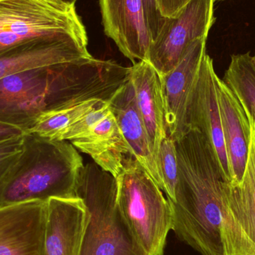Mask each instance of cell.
<instances>
[{
  "label": "cell",
  "mask_w": 255,
  "mask_h": 255,
  "mask_svg": "<svg viewBox=\"0 0 255 255\" xmlns=\"http://www.w3.org/2000/svg\"><path fill=\"white\" fill-rule=\"evenodd\" d=\"M129 76L130 67L93 56L14 73L0 79V122L28 132L47 112L109 102Z\"/></svg>",
  "instance_id": "obj_1"
},
{
  "label": "cell",
  "mask_w": 255,
  "mask_h": 255,
  "mask_svg": "<svg viewBox=\"0 0 255 255\" xmlns=\"http://www.w3.org/2000/svg\"><path fill=\"white\" fill-rule=\"evenodd\" d=\"M178 181L168 199L172 230L201 255H226L223 240V177L207 138L192 129L175 141Z\"/></svg>",
  "instance_id": "obj_2"
},
{
  "label": "cell",
  "mask_w": 255,
  "mask_h": 255,
  "mask_svg": "<svg viewBox=\"0 0 255 255\" xmlns=\"http://www.w3.org/2000/svg\"><path fill=\"white\" fill-rule=\"evenodd\" d=\"M83 159L71 142L25 132L20 153L0 188V207L77 198Z\"/></svg>",
  "instance_id": "obj_3"
},
{
  "label": "cell",
  "mask_w": 255,
  "mask_h": 255,
  "mask_svg": "<svg viewBox=\"0 0 255 255\" xmlns=\"http://www.w3.org/2000/svg\"><path fill=\"white\" fill-rule=\"evenodd\" d=\"M77 197L88 211L79 255H144L135 244L118 204L117 179L95 163L84 166Z\"/></svg>",
  "instance_id": "obj_4"
},
{
  "label": "cell",
  "mask_w": 255,
  "mask_h": 255,
  "mask_svg": "<svg viewBox=\"0 0 255 255\" xmlns=\"http://www.w3.org/2000/svg\"><path fill=\"white\" fill-rule=\"evenodd\" d=\"M116 179L118 206L135 244L144 255H163L172 230L167 199L133 157L127 159Z\"/></svg>",
  "instance_id": "obj_5"
},
{
  "label": "cell",
  "mask_w": 255,
  "mask_h": 255,
  "mask_svg": "<svg viewBox=\"0 0 255 255\" xmlns=\"http://www.w3.org/2000/svg\"><path fill=\"white\" fill-rule=\"evenodd\" d=\"M40 38L88 43L86 28L73 4L62 0H0V53Z\"/></svg>",
  "instance_id": "obj_6"
},
{
  "label": "cell",
  "mask_w": 255,
  "mask_h": 255,
  "mask_svg": "<svg viewBox=\"0 0 255 255\" xmlns=\"http://www.w3.org/2000/svg\"><path fill=\"white\" fill-rule=\"evenodd\" d=\"M243 109L250 126L245 172L238 184L223 182L226 255H255V113Z\"/></svg>",
  "instance_id": "obj_7"
},
{
  "label": "cell",
  "mask_w": 255,
  "mask_h": 255,
  "mask_svg": "<svg viewBox=\"0 0 255 255\" xmlns=\"http://www.w3.org/2000/svg\"><path fill=\"white\" fill-rule=\"evenodd\" d=\"M214 0H191L175 17L166 18L164 26L151 43L147 61L160 76L172 70L192 43L208 37L215 22Z\"/></svg>",
  "instance_id": "obj_8"
},
{
  "label": "cell",
  "mask_w": 255,
  "mask_h": 255,
  "mask_svg": "<svg viewBox=\"0 0 255 255\" xmlns=\"http://www.w3.org/2000/svg\"><path fill=\"white\" fill-rule=\"evenodd\" d=\"M217 76L212 58L205 54L189 104L188 124L190 129L199 130L207 138L215 154L223 181L231 182L217 94Z\"/></svg>",
  "instance_id": "obj_9"
},
{
  "label": "cell",
  "mask_w": 255,
  "mask_h": 255,
  "mask_svg": "<svg viewBox=\"0 0 255 255\" xmlns=\"http://www.w3.org/2000/svg\"><path fill=\"white\" fill-rule=\"evenodd\" d=\"M208 37L195 40L180 62L161 77L167 136L176 141L191 129L188 108L204 56Z\"/></svg>",
  "instance_id": "obj_10"
},
{
  "label": "cell",
  "mask_w": 255,
  "mask_h": 255,
  "mask_svg": "<svg viewBox=\"0 0 255 255\" xmlns=\"http://www.w3.org/2000/svg\"><path fill=\"white\" fill-rule=\"evenodd\" d=\"M105 33L133 64L146 61L151 43L142 0H100Z\"/></svg>",
  "instance_id": "obj_11"
},
{
  "label": "cell",
  "mask_w": 255,
  "mask_h": 255,
  "mask_svg": "<svg viewBox=\"0 0 255 255\" xmlns=\"http://www.w3.org/2000/svg\"><path fill=\"white\" fill-rule=\"evenodd\" d=\"M46 202L0 207V255H42Z\"/></svg>",
  "instance_id": "obj_12"
},
{
  "label": "cell",
  "mask_w": 255,
  "mask_h": 255,
  "mask_svg": "<svg viewBox=\"0 0 255 255\" xmlns=\"http://www.w3.org/2000/svg\"><path fill=\"white\" fill-rule=\"evenodd\" d=\"M80 198H51L46 202L42 255H79L88 223Z\"/></svg>",
  "instance_id": "obj_13"
},
{
  "label": "cell",
  "mask_w": 255,
  "mask_h": 255,
  "mask_svg": "<svg viewBox=\"0 0 255 255\" xmlns=\"http://www.w3.org/2000/svg\"><path fill=\"white\" fill-rule=\"evenodd\" d=\"M91 56L88 46L73 39L30 40L0 53V79L25 70Z\"/></svg>",
  "instance_id": "obj_14"
},
{
  "label": "cell",
  "mask_w": 255,
  "mask_h": 255,
  "mask_svg": "<svg viewBox=\"0 0 255 255\" xmlns=\"http://www.w3.org/2000/svg\"><path fill=\"white\" fill-rule=\"evenodd\" d=\"M109 103L123 135L131 149L133 157L145 168L163 191L157 158L153 151L146 128L138 109L130 76Z\"/></svg>",
  "instance_id": "obj_15"
},
{
  "label": "cell",
  "mask_w": 255,
  "mask_h": 255,
  "mask_svg": "<svg viewBox=\"0 0 255 255\" xmlns=\"http://www.w3.org/2000/svg\"><path fill=\"white\" fill-rule=\"evenodd\" d=\"M70 142L76 149L88 154L97 166L115 178L124 169L127 159L133 157L111 109L95 125Z\"/></svg>",
  "instance_id": "obj_16"
},
{
  "label": "cell",
  "mask_w": 255,
  "mask_h": 255,
  "mask_svg": "<svg viewBox=\"0 0 255 255\" xmlns=\"http://www.w3.org/2000/svg\"><path fill=\"white\" fill-rule=\"evenodd\" d=\"M130 79L138 109L157 158L160 144L167 136L161 77L148 61H141L130 67Z\"/></svg>",
  "instance_id": "obj_17"
},
{
  "label": "cell",
  "mask_w": 255,
  "mask_h": 255,
  "mask_svg": "<svg viewBox=\"0 0 255 255\" xmlns=\"http://www.w3.org/2000/svg\"><path fill=\"white\" fill-rule=\"evenodd\" d=\"M223 136L230 166L231 184L241 182L248 159L250 126L245 112L227 84L217 78Z\"/></svg>",
  "instance_id": "obj_18"
},
{
  "label": "cell",
  "mask_w": 255,
  "mask_h": 255,
  "mask_svg": "<svg viewBox=\"0 0 255 255\" xmlns=\"http://www.w3.org/2000/svg\"><path fill=\"white\" fill-rule=\"evenodd\" d=\"M106 103L108 102L105 100H90L70 107L43 114L28 132L48 139L61 140L63 135L73 124Z\"/></svg>",
  "instance_id": "obj_19"
},
{
  "label": "cell",
  "mask_w": 255,
  "mask_h": 255,
  "mask_svg": "<svg viewBox=\"0 0 255 255\" xmlns=\"http://www.w3.org/2000/svg\"><path fill=\"white\" fill-rule=\"evenodd\" d=\"M223 80L241 106L255 113V61L250 52L232 55Z\"/></svg>",
  "instance_id": "obj_20"
},
{
  "label": "cell",
  "mask_w": 255,
  "mask_h": 255,
  "mask_svg": "<svg viewBox=\"0 0 255 255\" xmlns=\"http://www.w3.org/2000/svg\"><path fill=\"white\" fill-rule=\"evenodd\" d=\"M157 163L166 199L174 200L178 181V157L175 141L166 136L162 141L157 154Z\"/></svg>",
  "instance_id": "obj_21"
},
{
  "label": "cell",
  "mask_w": 255,
  "mask_h": 255,
  "mask_svg": "<svg viewBox=\"0 0 255 255\" xmlns=\"http://www.w3.org/2000/svg\"><path fill=\"white\" fill-rule=\"evenodd\" d=\"M23 135L0 141V188L7 172L22 150Z\"/></svg>",
  "instance_id": "obj_22"
},
{
  "label": "cell",
  "mask_w": 255,
  "mask_h": 255,
  "mask_svg": "<svg viewBox=\"0 0 255 255\" xmlns=\"http://www.w3.org/2000/svg\"><path fill=\"white\" fill-rule=\"evenodd\" d=\"M142 2L145 22L152 43L164 26L166 18L160 14L157 0H142Z\"/></svg>",
  "instance_id": "obj_23"
},
{
  "label": "cell",
  "mask_w": 255,
  "mask_h": 255,
  "mask_svg": "<svg viewBox=\"0 0 255 255\" xmlns=\"http://www.w3.org/2000/svg\"><path fill=\"white\" fill-rule=\"evenodd\" d=\"M191 0H157L160 14L166 18L175 17Z\"/></svg>",
  "instance_id": "obj_24"
},
{
  "label": "cell",
  "mask_w": 255,
  "mask_h": 255,
  "mask_svg": "<svg viewBox=\"0 0 255 255\" xmlns=\"http://www.w3.org/2000/svg\"><path fill=\"white\" fill-rule=\"evenodd\" d=\"M25 132L8 124L0 122V141L10 138L19 137L24 135Z\"/></svg>",
  "instance_id": "obj_25"
},
{
  "label": "cell",
  "mask_w": 255,
  "mask_h": 255,
  "mask_svg": "<svg viewBox=\"0 0 255 255\" xmlns=\"http://www.w3.org/2000/svg\"><path fill=\"white\" fill-rule=\"evenodd\" d=\"M62 1H65V2L68 3V4L75 5V4H76V1H77V0H62Z\"/></svg>",
  "instance_id": "obj_26"
},
{
  "label": "cell",
  "mask_w": 255,
  "mask_h": 255,
  "mask_svg": "<svg viewBox=\"0 0 255 255\" xmlns=\"http://www.w3.org/2000/svg\"><path fill=\"white\" fill-rule=\"evenodd\" d=\"M222 1V0H214V1Z\"/></svg>",
  "instance_id": "obj_27"
},
{
  "label": "cell",
  "mask_w": 255,
  "mask_h": 255,
  "mask_svg": "<svg viewBox=\"0 0 255 255\" xmlns=\"http://www.w3.org/2000/svg\"><path fill=\"white\" fill-rule=\"evenodd\" d=\"M253 58H254L255 61V55H253Z\"/></svg>",
  "instance_id": "obj_28"
}]
</instances>
